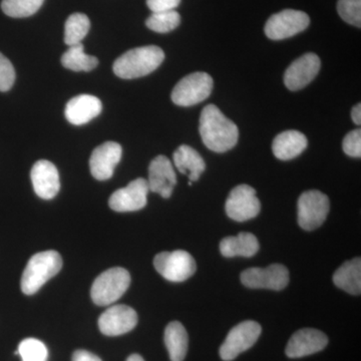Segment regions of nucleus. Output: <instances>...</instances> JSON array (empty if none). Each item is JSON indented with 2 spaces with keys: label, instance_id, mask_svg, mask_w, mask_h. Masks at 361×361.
Returning a JSON list of instances; mask_svg holds the SVG:
<instances>
[{
  "label": "nucleus",
  "instance_id": "nucleus-13",
  "mask_svg": "<svg viewBox=\"0 0 361 361\" xmlns=\"http://www.w3.org/2000/svg\"><path fill=\"white\" fill-rule=\"evenodd\" d=\"M137 312L125 304L111 306L99 318V329L106 336H118L135 329Z\"/></svg>",
  "mask_w": 361,
  "mask_h": 361
},
{
  "label": "nucleus",
  "instance_id": "nucleus-25",
  "mask_svg": "<svg viewBox=\"0 0 361 361\" xmlns=\"http://www.w3.org/2000/svg\"><path fill=\"white\" fill-rule=\"evenodd\" d=\"M61 63L68 70L73 71H90L99 65V59L85 52L84 44L71 45L61 56Z\"/></svg>",
  "mask_w": 361,
  "mask_h": 361
},
{
  "label": "nucleus",
  "instance_id": "nucleus-17",
  "mask_svg": "<svg viewBox=\"0 0 361 361\" xmlns=\"http://www.w3.org/2000/svg\"><path fill=\"white\" fill-rule=\"evenodd\" d=\"M176 184L177 176L171 161L165 156L156 157L149 167V191L168 199L172 196Z\"/></svg>",
  "mask_w": 361,
  "mask_h": 361
},
{
  "label": "nucleus",
  "instance_id": "nucleus-26",
  "mask_svg": "<svg viewBox=\"0 0 361 361\" xmlns=\"http://www.w3.org/2000/svg\"><path fill=\"white\" fill-rule=\"evenodd\" d=\"M90 28L89 18L84 13H73L66 21L65 44L71 45L82 44Z\"/></svg>",
  "mask_w": 361,
  "mask_h": 361
},
{
  "label": "nucleus",
  "instance_id": "nucleus-19",
  "mask_svg": "<svg viewBox=\"0 0 361 361\" xmlns=\"http://www.w3.org/2000/svg\"><path fill=\"white\" fill-rule=\"evenodd\" d=\"M102 110L101 99L90 94H80L66 104V118L73 125L82 126L97 118Z\"/></svg>",
  "mask_w": 361,
  "mask_h": 361
},
{
  "label": "nucleus",
  "instance_id": "nucleus-28",
  "mask_svg": "<svg viewBox=\"0 0 361 361\" xmlns=\"http://www.w3.org/2000/svg\"><path fill=\"white\" fill-rule=\"evenodd\" d=\"M180 23V14L177 11H171L152 14L147 20L146 25L153 32L167 33L176 30Z\"/></svg>",
  "mask_w": 361,
  "mask_h": 361
},
{
  "label": "nucleus",
  "instance_id": "nucleus-33",
  "mask_svg": "<svg viewBox=\"0 0 361 361\" xmlns=\"http://www.w3.org/2000/svg\"><path fill=\"white\" fill-rule=\"evenodd\" d=\"M180 4V0H147V6L153 13L174 11Z\"/></svg>",
  "mask_w": 361,
  "mask_h": 361
},
{
  "label": "nucleus",
  "instance_id": "nucleus-14",
  "mask_svg": "<svg viewBox=\"0 0 361 361\" xmlns=\"http://www.w3.org/2000/svg\"><path fill=\"white\" fill-rule=\"evenodd\" d=\"M123 149L116 142H106L94 149L90 159L92 177L99 180L110 179L122 158Z\"/></svg>",
  "mask_w": 361,
  "mask_h": 361
},
{
  "label": "nucleus",
  "instance_id": "nucleus-5",
  "mask_svg": "<svg viewBox=\"0 0 361 361\" xmlns=\"http://www.w3.org/2000/svg\"><path fill=\"white\" fill-rule=\"evenodd\" d=\"M213 78L206 73L188 75L175 85L172 92L173 103L180 106H192L205 101L213 90Z\"/></svg>",
  "mask_w": 361,
  "mask_h": 361
},
{
  "label": "nucleus",
  "instance_id": "nucleus-23",
  "mask_svg": "<svg viewBox=\"0 0 361 361\" xmlns=\"http://www.w3.org/2000/svg\"><path fill=\"white\" fill-rule=\"evenodd\" d=\"M334 282L338 288L353 295L361 293V260L356 257L346 261L336 271Z\"/></svg>",
  "mask_w": 361,
  "mask_h": 361
},
{
  "label": "nucleus",
  "instance_id": "nucleus-4",
  "mask_svg": "<svg viewBox=\"0 0 361 361\" xmlns=\"http://www.w3.org/2000/svg\"><path fill=\"white\" fill-rule=\"evenodd\" d=\"M130 284V275L125 268L116 267L104 271L92 283L90 296L99 306L111 305L121 298Z\"/></svg>",
  "mask_w": 361,
  "mask_h": 361
},
{
  "label": "nucleus",
  "instance_id": "nucleus-3",
  "mask_svg": "<svg viewBox=\"0 0 361 361\" xmlns=\"http://www.w3.org/2000/svg\"><path fill=\"white\" fill-rule=\"evenodd\" d=\"M63 268V259L59 252L49 250L35 254L28 261L23 277L21 290L26 295H33L51 278L56 276Z\"/></svg>",
  "mask_w": 361,
  "mask_h": 361
},
{
  "label": "nucleus",
  "instance_id": "nucleus-6",
  "mask_svg": "<svg viewBox=\"0 0 361 361\" xmlns=\"http://www.w3.org/2000/svg\"><path fill=\"white\" fill-rule=\"evenodd\" d=\"M156 270L169 281H186L196 272V261L184 250L161 252L154 259Z\"/></svg>",
  "mask_w": 361,
  "mask_h": 361
},
{
  "label": "nucleus",
  "instance_id": "nucleus-8",
  "mask_svg": "<svg viewBox=\"0 0 361 361\" xmlns=\"http://www.w3.org/2000/svg\"><path fill=\"white\" fill-rule=\"evenodd\" d=\"M260 324L252 320L239 323L233 327L220 348V357L224 361H231L244 351L251 348L260 336Z\"/></svg>",
  "mask_w": 361,
  "mask_h": 361
},
{
  "label": "nucleus",
  "instance_id": "nucleus-22",
  "mask_svg": "<svg viewBox=\"0 0 361 361\" xmlns=\"http://www.w3.org/2000/svg\"><path fill=\"white\" fill-rule=\"evenodd\" d=\"M173 159L176 168L182 174L188 175L190 182H196L200 179L202 173L205 171L206 164L200 154L187 145L179 147L175 152Z\"/></svg>",
  "mask_w": 361,
  "mask_h": 361
},
{
  "label": "nucleus",
  "instance_id": "nucleus-18",
  "mask_svg": "<svg viewBox=\"0 0 361 361\" xmlns=\"http://www.w3.org/2000/svg\"><path fill=\"white\" fill-rule=\"evenodd\" d=\"M30 178L35 193L44 200L54 199L61 189L58 169L49 161H37L33 165Z\"/></svg>",
  "mask_w": 361,
  "mask_h": 361
},
{
  "label": "nucleus",
  "instance_id": "nucleus-24",
  "mask_svg": "<svg viewBox=\"0 0 361 361\" xmlns=\"http://www.w3.org/2000/svg\"><path fill=\"white\" fill-rule=\"evenodd\" d=\"M164 341H165L171 360L184 361L187 355L189 338L182 323L179 322L169 323L168 326L166 327Z\"/></svg>",
  "mask_w": 361,
  "mask_h": 361
},
{
  "label": "nucleus",
  "instance_id": "nucleus-36",
  "mask_svg": "<svg viewBox=\"0 0 361 361\" xmlns=\"http://www.w3.org/2000/svg\"><path fill=\"white\" fill-rule=\"evenodd\" d=\"M127 361H145L144 358L142 357L141 355H132L128 357Z\"/></svg>",
  "mask_w": 361,
  "mask_h": 361
},
{
  "label": "nucleus",
  "instance_id": "nucleus-20",
  "mask_svg": "<svg viewBox=\"0 0 361 361\" xmlns=\"http://www.w3.org/2000/svg\"><path fill=\"white\" fill-rule=\"evenodd\" d=\"M307 137L298 130H285L276 135L272 144L274 156L281 161L292 160L307 148Z\"/></svg>",
  "mask_w": 361,
  "mask_h": 361
},
{
  "label": "nucleus",
  "instance_id": "nucleus-30",
  "mask_svg": "<svg viewBox=\"0 0 361 361\" xmlns=\"http://www.w3.org/2000/svg\"><path fill=\"white\" fill-rule=\"evenodd\" d=\"M337 11L345 23L360 27L361 0H338Z\"/></svg>",
  "mask_w": 361,
  "mask_h": 361
},
{
  "label": "nucleus",
  "instance_id": "nucleus-29",
  "mask_svg": "<svg viewBox=\"0 0 361 361\" xmlns=\"http://www.w3.org/2000/svg\"><path fill=\"white\" fill-rule=\"evenodd\" d=\"M16 355H20L23 361H47L49 350L39 339L26 338L20 342Z\"/></svg>",
  "mask_w": 361,
  "mask_h": 361
},
{
  "label": "nucleus",
  "instance_id": "nucleus-16",
  "mask_svg": "<svg viewBox=\"0 0 361 361\" xmlns=\"http://www.w3.org/2000/svg\"><path fill=\"white\" fill-rule=\"evenodd\" d=\"M329 338L322 331L303 329L296 331L287 344L285 353L289 358H300L314 355L326 348Z\"/></svg>",
  "mask_w": 361,
  "mask_h": 361
},
{
  "label": "nucleus",
  "instance_id": "nucleus-2",
  "mask_svg": "<svg viewBox=\"0 0 361 361\" xmlns=\"http://www.w3.org/2000/svg\"><path fill=\"white\" fill-rule=\"evenodd\" d=\"M165 59V52L157 45L135 47L122 54L113 70L116 77L133 80L148 75L155 71Z\"/></svg>",
  "mask_w": 361,
  "mask_h": 361
},
{
  "label": "nucleus",
  "instance_id": "nucleus-1",
  "mask_svg": "<svg viewBox=\"0 0 361 361\" xmlns=\"http://www.w3.org/2000/svg\"><path fill=\"white\" fill-rule=\"evenodd\" d=\"M199 130L204 145L216 153H225L234 148L239 139L236 123L214 104H208L202 111Z\"/></svg>",
  "mask_w": 361,
  "mask_h": 361
},
{
  "label": "nucleus",
  "instance_id": "nucleus-32",
  "mask_svg": "<svg viewBox=\"0 0 361 361\" xmlns=\"http://www.w3.org/2000/svg\"><path fill=\"white\" fill-rule=\"evenodd\" d=\"M344 153L353 158L361 157V130L360 129L353 130L345 135L342 144Z\"/></svg>",
  "mask_w": 361,
  "mask_h": 361
},
{
  "label": "nucleus",
  "instance_id": "nucleus-21",
  "mask_svg": "<svg viewBox=\"0 0 361 361\" xmlns=\"http://www.w3.org/2000/svg\"><path fill=\"white\" fill-rule=\"evenodd\" d=\"M259 247L258 239L249 232H241L237 236L226 237L220 242L221 254L228 258L236 256L252 257L257 253Z\"/></svg>",
  "mask_w": 361,
  "mask_h": 361
},
{
  "label": "nucleus",
  "instance_id": "nucleus-34",
  "mask_svg": "<svg viewBox=\"0 0 361 361\" xmlns=\"http://www.w3.org/2000/svg\"><path fill=\"white\" fill-rule=\"evenodd\" d=\"M73 361H102V360L90 351L77 350L73 353Z\"/></svg>",
  "mask_w": 361,
  "mask_h": 361
},
{
  "label": "nucleus",
  "instance_id": "nucleus-9",
  "mask_svg": "<svg viewBox=\"0 0 361 361\" xmlns=\"http://www.w3.org/2000/svg\"><path fill=\"white\" fill-rule=\"evenodd\" d=\"M310 16L303 11L285 9L273 14L265 25V35L270 39L281 40L298 35L310 25Z\"/></svg>",
  "mask_w": 361,
  "mask_h": 361
},
{
  "label": "nucleus",
  "instance_id": "nucleus-11",
  "mask_svg": "<svg viewBox=\"0 0 361 361\" xmlns=\"http://www.w3.org/2000/svg\"><path fill=\"white\" fill-rule=\"evenodd\" d=\"M240 278L249 288L279 291L289 283V271L284 265L272 264L267 268H249Z\"/></svg>",
  "mask_w": 361,
  "mask_h": 361
},
{
  "label": "nucleus",
  "instance_id": "nucleus-27",
  "mask_svg": "<svg viewBox=\"0 0 361 361\" xmlns=\"http://www.w3.org/2000/svg\"><path fill=\"white\" fill-rule=\"evenodd\" d=\"M44 1V0H2L1 8L11 18H28L39 11Z\"/></svg>",
  "mask_w": 361,
  "mask_h": 361
},
{
  "label": "nucleus",
  "instance_id": "nucleus-7",
  "mask_svg": "<svg viewBox=\"0 0 361 361\" xmlns=\"http://www.w3.org/2000/svg\"><path fill=\"white\" fill-rule=\"evenodd\" d=\"M330 203L329 197L317 190L304 192L298 200V224L306 231L317 229L326 220Z\"/></svg>",
  "mask_w": 361,
  "mask_h": 361
},
{
  "label": "nucleus",
  "instance_id": "nucleus-10",
  "mask_svg": "<svg viewBox=\"0 0 361 361\" xmlns=\"http://www.w3.org/2000/svg\"><path fill=\"white\" fill-rule=\"evenodd\" d=\"M228 217L237 222L253 219L260 213V201L254 188L242 184L235 187L226 201Z\"/></svg>",
  "mask_w": 361,
  "mask_h": 361
},
{
  "label": "nucleus",
  "instance_id": "nucleus-35",
  "mask_svg": "<svg viewBox=\"0 0 361 361\" xmlns=\"http://www.w3.org/2000/svg\"><path fill=\"white\" fill-rule=\"evenodd\" d=\"M351 118L356 125L360 126L361 123V104H356L355 108L351 111Z\"/></svg>",
  "mask_w": 361,
  "mask_h": 361
},
{
  "label": "nucleus",
  "instance_id": "nucleus-15",
  "mask_svg": "<svg viewBox=\"0 0 361 361\" xmlns=\"http://www.w3.org/2000/svg\"><path fill=\"white\" fill-rule=\"evenodd\" d=\"M320 66V59L315 54H305L297 59L285 71L284 84L287 89L296 92L310 85L319 73Z\"/></svg>",
  "mask_w": 361,
  "mask_h": 361
},
{
  "label": "nucleus",
  "instance_id": "nucleus-12",
  "mask_svg": "<svg viewBox=\"0 0 361 361\" xmlns=\"http://www.w3.org/2000/svg\"><path fill=\"white\" fill-rule=\"evenodd\" d=\"M149 192L148 180L139 178L129 183L127 187L116 190L111 195L109 205L116 212H135L142 210L148 203Z\"/></svg>",
  "mask_w": 361,
  "mask_h": 361
},
{
  "label": "nucleus",
  "instance_id": "nucleus-31",
  "mask_svg": "<svg viewBox=\"0 0 361 361\" xmlns=\"http://www.w3.org/2000/svg\"><path fill=\"white\" fill-rule=\"evenodd\" d=\"M16 71L13 63L0 52V92H7L13 87Z\"/></svg>",
  "mask_w": 361,
  "mask_h": 361
}]
</instances>
